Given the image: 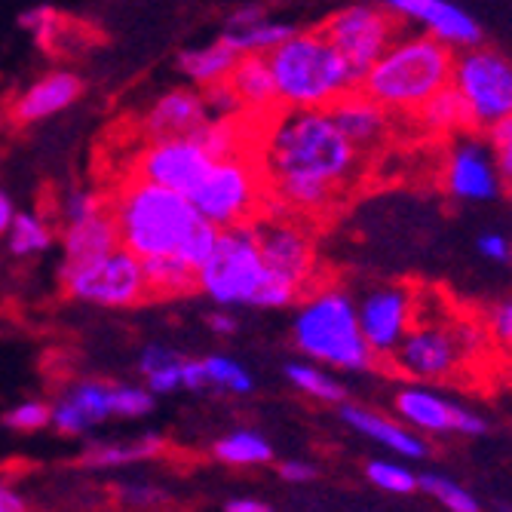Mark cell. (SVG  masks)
Wrapping results in <instances>:
<instances>
[{
    "label": "cell",
    "mask_w": 512,
    "mask_h": 512,
    "mask_svg": "<svg viewBox=\"0 0 512 512\" xmlns=\"http://www.w3.org/2000/svg\"><path fill=\"white\" fill-rule=\"evenodd\" d=\"M111 215L120 246L142 261L181 258L200 270L218 237V227L209 224L188 197L142 178L126 181V188L111 200Z\"/></svg>",
    "instance_id": "3"
},
{
    "label": "cell",
    "mask_w": 512,
    "mask_h": 512,
    "mask_svg": "<svg viewBox=\"0 0 512 512\" xmlns=\"http://www.w3.org/2000/svg\"><path fill=\"white\" fill-rule=\"evenodd\" d=\"M329 111L338 120V126L344 129V135L362 154L381 151L393 132V123H396V117L371 96H365L359 86L353 92H347V96L341 102H335Z\"/></svg>",
    "instance_id": "21"
},
{
    "label": "cell",
    "mask_w": 512,
    "mask_h": 512,
    "mask_svg": "<svg viewBox=\"0 0 512 512\" xmlns=\"http://www.w3.org/2000/svg\"><path fill=\"white\" fill-rule=\"evenodd\" d=\"M322 31L338 46V53L347 59L353 74L362 77L399 37V19L378 4H353L329 16Z\"/></svg>",
    "instance_id": "12"
},
{
    "label": "cell",
    "mask_w": 512,
    "mask_h": 512,
    "mask_svg": "<svg viewBox=\"0 0 512 512\" xmlns=\"http://www.w3.org/2000/svg\"><path fill=\"white\" fill-rule=\"evenodd\" d=\"M411 123L421 126L430 135H457L463 129H470L467 108H463V99L457 96V89L451 83L439 89L436 96L411 117Z\"/></svg>",
    "instance_id": "28"
},
{
    "label": "cell",
    "mask_w": 512,
    "mask_h": 512,
    "mask_svg": "<svg viewBox=\"0 0 512 512\" xmlns=\"http://www.w3.org/2000/svg\"><path fill=\"white\" fill-rule=\"evenodd\" d=\"M163 451H166L163 436L145 433L135 439H111V442L89 445L80 454V463L86 470H120V467H132V463H142V460H154Z\"/></svg>",
    "instance_id": "26"
},
{
    "label": "cell",
    "mask_w": 512,
    "mask_h": 512,
    "mask_svg": "<svg viewBox=\"0 0 512 512\" xmlns=\"http://www.w3.org/2000/svg\"><path fill=\"white\" fill-rule=\"evenodd\" d=\"M16 206H13V197L0 188V237H7V230H10V224L16 221Z\"/></svg>",
    "instance_id": "49"
},
{
    "label": "cell",
    "mask_w": 512,
    "mask_h": 512,
    "mask_svg": "<svg viewBox=\"0 0 512 512\" xmlns=\"http://www.w3.org/2000/svg\"><path fill=\"white\" fill-rule=\"evenodd\" d=\"M142 264L151 283V298H181L197 292V270L181 258H151Z\"/></svg>",
    "instance_id": "29"
},
{
    "label": "cell",
    "mask_w": 512,
    "mask_h": 512,
    "mask_svg": "<svg viewBox=\"0 0 512 512\" xmlns=\"http://www.w3.org/2000/svg\"><path fill=\"white\" fill-rule=\"evenodd\" d=\"M451 86L463 99L470 129L491 132L512 117V59L488 46H467L454 59Z\"/></svg>",
    "instance_id": "11"
},
{
    "label": "cell",
    "mask_w": 512,
    "mask_h": 512,
    "mask_svg": "<svg viewBox=\"0 0 512 512\" xmlns=\"http://www.w3.org/2000/svg\"><path fill=\"white\" fill-rule=\"evenodd\" d=\"M313 221L264 209L252 227L267 264V283L258 307H289L319 283V255Z\"/></svg>",
    "instance_id": "7"
},
{
    "label": "cell",
    "mask_w": 512,
    "mask_h": 512,
    "mask_svg": "<svg viewBox=\"0 0 512 512\" xmlns=\"http://www.w3.org/2000/svg\"><path fill=\"white\" fill-rule=\"evenodd\" d=\"M215 460L227 463V467H261V463L273 460V448L270 442L255 433V430H237L227 433L212 445Z\"/></svg>",
    "instance_id": "30"
},
{
    "label": "cell",
    "mask_w": 512,
    "mask_h": 512,
    "mask_svg": "<svg viewBox=\"0 0 512 512\" xmlns=\"http://www.w3.org/2000/svg\"><path fill=\"white\" fill-rule=\"evenodd\" d=\"M497 362L485 319L442 292H421L408 335L387 359L396 375L414 384L470 387Z\"/></svg>",
    "instance_id": "2"
},
{
    "label": "cell",
    "mask_w": 512,
    "mask_h": 512,
    "mask_svg": "<svg viewBox=\"0 0 512 512\" xmlns=\"http://www.w3.org/2000/svg\"><path fill=\"white\" fill-rule=\"evenodd\" d=\"M509 261H512V258H509Z\"/></svg>",
    "instance_id": "51"
},
{
    "label": "cell",
    "mask_w": 512,
    "mask_h": 512,
    "mask_svg": "<svg viewBox=\"0 0 512 512\" xmlns=\"http://www.w3.org/2000/svg\"><path fill=\"white\" fill-rule=\"evenodd\" d=\"M396 414L402 417L405 424H411L414 430L424 433H460V436H482L485 433V421L463 408L451 399H445L442 393H436L427 384H411L402 387L393 399Z\"/></svg>",
    "instance_id": "16"
},
{
    "label": "cell",
    "mask_w": 512,
    "mask_h": 512,
    "mask_svg": "<svg viewBox=\"0 0 512 512\" xmlns=\"http://www.w3.org/2000/svg\"><path fill=\"white\" fill-rule=\"evenodd\" d=\"M482 319H485V329H488L497 362L512 365V298H503V301L485 307Z\"/></svg>",
    "instance_id": "35"
},
{
    "label": "cell",
    "mask_w": 512,
    "mask_h": 512,
    "mask_svg": "<svg viewBox=\"0 0 512 512\" xmlns=\"http://www.w3.org/2000/svg\"><path fill=\"white\" fill-rule=\"evenodd\" d=\"M341 417L347 421V427H353L356 433L375 439L381 445H387L390 451L402 454V457H424L427 445L421 436H414L411 430H405L399 421H390V417L378 414V411H368V408H356V405H344Z\"/></svg>",
    "instance_id": "24"
},
{
    "label": "cell",
    "mask_w": 512,
    "mask_h": 512,
    "mask_svg": "<svg viewBox=\"0 0 512 512\" xmlns=\"http://www.w3.org/2000/svg\"><path fill=\"white\" fill-rule=\"evenodd\" d=\"M417 479H421V488L433 500H439L448 512H482L479 500L467 488L454 485L451 479H442V476H417Z\"/></svg>",
    "instance_id": "38"
},
{
    "label": "cell",
    "mask_w": 512,
    "mask_h": 512,
    "mask_svg": "<svg viewBox=\"0 0 512 512\" xmlns=\"http://www.w3.org/2000/svg\"><path fill=\"white\" fill-rule=\"evenodd\" d=\"M59 283L65 298L105 310H126L151 298L142 258L123 246L83 264H59Z\"/></svg>",
    "instance_id": "10"
},
{
    "label": "cell",
    "mask_w": 512,
    "mask_h": 512,
    "mask_svg": "<svg viewBox=\"0 0 512 512\" xmlns=\"http://www.w3.org/2000/svg\"><path fill=\"white\" fill-rule=\"evenodd\" d=\"M365 473L371 485H378L381 491H390V494H411L414 488H421V479L390 460H371Z\"/></svg>",
    "instance_id": "39"
},
{
    "label": "cell",
    "mask_w": 512,
    "mask_h": 512,
    "mask_svg": "<svg viewBox=\"0 0 512 512\" xmlns=\"http://www.w3.org/2000/svg\"><path fill=\"white\" fill-rule=\"evenodd\" d=\"M203 371H206V381L209 387L215 390H224V393H237V396H246L252 393L255 381L249 375V368L240 365L237 359H230V356H206L203 359Z\"/></svg>",
    "instance_id": "34"
},
{
    "label": "cell",
    "mask_w": 512,
    "mask_h": 512,
    "mask_svg": "<svg viewBox=\"0 0 512 512\" xmlns=\"http://www.w3.org/2000/svg\"><path fill=\"white\" fill-rule=\"evenodd\" d=\"M184 362H188V356L151 344L138 356V371H142L145 387L154 396H169L175 390H184Z\"/></svg>",
    "instance_id": "27"
},
{
    "label": "cell",
    "mask_w": 512,
    "mask_h": 512,
    "mask_svg": "<svg viewBox=\"0 0 512 512\" xmlns=\"http://www.w3.org/2000/svg\"><path fill=\"white\" fill-rule=\"evenodd\" d=\"M255 154L267 181V209L313 224L347 200L365 169V154L344 135L329 108H279L261 123Z\"/></svg>",
    "instance_id": "1"
},
{
    "label": "cell",
    "mask_w": 512,
    "mask_h": 512,
    "mask_svg": "<svg viewBox=\"0 0 512 512\" xmlns=\"http://www.w3.org/2000/svg\"><path fill=\"white\" fill-rule=\"evenodd\" d=\"M286 378L310 399L319 402H344L347 390L329 375V371L316 368V362H289L286 365Z\"/></svg>",
    "instance_id": "33"
},
{
    "label": "cell",
    "mask_w": 512,
    "mask_h": 512,
    "mask_svg": "<svg viewBox=\"0 0 512 512\" xmlns=\"http://www.w3.org/2000/svg\"><path fill=\"white\" fill-rule=\"evenodd\" d=\"M105 209H111V200H105L99 191L77 188V191H71L62 200V224H71V221H80V218H89V215H99Z\"/></svg>",
    "instance_id": "42"
},
{
    "label": "cell",
    "mask_w": 512,
    "mask_h": 512,
    "mask_svg": "<svg viewBox=\"0 0 512 512\" xmlns=\"http://www.w3.org/2000/svg\"><path fill=\"white\" fill-rule=\"evenodd\" d=\"M240 53L230 46L224 37L212 40V43H203V46H191V50H181L178 53V71L188 77L194 86L200 89H209L215 83H224L234 71Z\"/></svg>",
    "instance_id": "25"
},
{
    "label": "cell",
    "mask_w": 512,
    "mask_h": 512,
    "mask_svg": "<svg viewBox=\"0 0 512 512\" xmlns=\"http://www.w3.org/2000/svg\"><path fill=\"white\" fill-rule=\"evenodd\" d=\"M19 28L25 34L34 37L37 46H43V50H50V46L56 43L59 31H62V19L53 7H46V4H37V7H28L19 13Z\"/></svg>",
    "instance_id": "36"
},
{
    "label": "cell",
    "mask_w": 512,
    "mask_h": 512,
    "mask_svg": "<svg viewBox=\"0 0 512 512\" xmlns=\"http://www.w3.org/2000/svg\"><path fill=\"white\" fill-rule=\"evenodd\" d=\"M212 166H215V157L197 142L194 135L157 138V142H148L142 151H138L132 178H142V181L160 184V188L191 197Z\"/></svg>",
    "instance_id": "13"
},
{
    "label": "cell",
    "mask_w": 512,
    "mask_h": 512,
    "mask_svg": "<svg viewBox=\"0 0 512 512\" xmlns=\"http://www.w3.org/2000/svg\"><path fill=\"white\" fill-rule=\"evenodd\" d=\"M53 424V405L43 399H25L4 414V427L13 433H37Z\"/></svg>",
    "instance_id": "37"
},
{
    "label": "cell",
    "mask_w": 512,
    "mask_h": 512,
    "mask_svg": "<svg viewBox=\"0 0 512 512\" xmlns=\"http://www.w3.org/2000/svg\"><path fill=\"white\" fill-rule=\"evenodd\" d=\"M488 145H491V154L497 163L500 184L512 194V117L488 132Z\"/></svg>",
    "instance_id": "41"
},
{
    "label": "cell",
    "mask_w": 512,
    "mask_h": 512,
    "mask_svg": "<svg viewBox=\"0 0 512 512\" xmlns=\"http://www.w3.org/2000/svg\"><path fill=\"white\" fill-rule=\"evenodd\" d=\"M417 298H421V289L414 286H381L356 304L362 335L378 362H387L408 335L417 313Z\"/></svg>",
    "instance_id": "14"
},
{
    "label": "cell",
    "mask_w": 512,
    "mask_h": 512,
    "mask_svg": "<svg viewBox=\"0 0 512 512\" xmlns=\"http://www.w3.org/2000/svg\"><path fill=\"white\" fill-rule=\"evenodd\" d=\"M53 240H56V234H53L50 221L37 212H19L7 230V249L13 258L43 255L46 249H53Z\"/></svg>",
    "instance_id": "32"
},
{
    "label": "cell",
    "mask_w": 512,
    "mask_h": 512,
    "mask_svg": "<svg viewBox=\"0 0 512 512\" xmlns=\"http://www.w3.org/2000/svg\"><path fill=\"white\" fill-rule=\"evenodd\" d=\"M209 329L215 332V335H237V319L227 313V307H221L218 313H209Z\"/></svg>",
    "instance_id": "48"
},
{
    "label": "cell",
    "mask_w": 512,
    "mask_h": 512,
    "mask_svg": "<svg viewBox=\"0 0 512 512\" xmlns=\"http://www.w3.org/2000/svg\"><path fill=\"white\" fill-rule=\"evenodd\" d=\"M114 417V384L102 378L71 381L53 402V430L62 436H83Z\"/></svg>",
    "instance_id": "18"
},
{
    "label": "cell",
    "mask_w": 512,
    "mask_h": 512,
    "mask_svg": "<svg viewBox=\"0 0 512 512\" xmlns=\"http://www.w3.org/2000/svg\"><path fill=\"white\" fill-rule=\"evenodd\" d=\"M267 264L252 224L221 227L209 258L197 270V292L218 307H258Z\"/></svg>",
    "instance_id": "8"
},
{
    "label": "cell",
    "mask_w": 512,
    "mask_h": 512,
    "mask_svg": "<svg viewBox=\"0 0 512 512\" xmlns=\"http://www.w3.org/2000/svg\"><path fill=\"white\" fill-rule=\"evenodd\" d=\"M279 476L292 485H301V482L316 479V467H310V463H304V460H286L283 467H279Z\"/></svg>",
    "instance_id": "45"
},
{
    "label": "cell",
    "mask_w": 512,
    "mask_h": 512,
    "mask_svg": "<svg viewBox=\"0 0 512 512\" xmlns=\"http://www.w3.org/2000/svg\"><path fill=\"white\" fill-rule=\"evenodd\" d=\"M83 96V80L74 71H50L31 86H25L13 102V120L19 126H31L40 120L59 117Z\"/></svg>",
    "instance_id": "20"
},
{
    "label": "cell",
    "mask_w": 512,
    "mask_h": 512,
    "mask_svg": "<svg viewBox=\"0 0 512 512\" xmlns=\"http://www.w3.org/2000/svg\"><path fill=\"white\" fill-rule=\"evenodd\" d=\"M298 28L295 25H289V22H276V19H261V22H255V25H243V28H227L221 37L234 46V50L240 53V56H246V53H261V56H267L270 50H276L279 43H283L286 37H292Z\"/></svg>",
    "instance_id": "31"
},
{
    "label": "cell",
    "mask_w": 512,
    "mask_h": 512,
    "mask_svg": "<svg viewBox=\"0 0 512 512\" xmlns=\"http://www.w3.org/2000/svg\"><path fill=\"white\" fill-rule=\"evenodd\" d=\"M194 209L221 227L252 224L267 209V181L255 151L221 157L200 181V188L188 197Z\"/></svg>",
    "instance_id": "9"
},
{
    "label": "cell",
    "mask_w": 512,
    "mask_h": 512,
    "mask_svg": "<svg viewBox=\"0 0 512 512\" xmlns=\"http://www.w3.org/2000/svg\"><path fill=\"white\" fill-rule=\"evenodd\" d=\"M445 191L460 203H488L500 194V175L491 154V145L479 138H457L451 142L442 163Z\"/></svg>",
    "instance_id": "15"
},
{
    "label": "cell",
    "mask_w": 512,
    "mask_h": 512,
    "mask_svg": "<svg viewBox=\"0 0 512 512\" xmlns=\"http://www.w3.org/2000/svg\"><path fill=\"white\" fill-rule=\"evenodd\" d=\"M261 19H267V10H264L261 4H243L240 10H234V13L227 16V28L255 25V22H261Z\"/></svg>",
    "instance_id": "46"
},
{
    "label": "cell",
    "mask_w": 512,
    "mask_h": 512,
    "mask_svg": "<svg viewBox=\"0 0 512 512\" xmlns=\"http://www.w3.org/2000/svg\"><path fill=\"white\" fill-rule=\"evenodd\" d=\"M384 7L399 22L421 25L424 34L448 43L451 50H467V46L482 43L479 22L454 0H384Z\"/></svg>",
    "instance_id": "17"
},
{
    "label": "cell",
    "mask_w": 512,
    "mask_h": 512,
    "mask_svg": "<svg viewBox=\"0 0 512 512\" xmlns=\"http://www.w3.org/2000/svg\"><path fill=\"white\" fill-rule=\"evenodd\" d=\"M457 53L430 34H399L381 59L359 77V89L396 120H411L451 83Z\"/></svg>",
    "instance_id": "4"
},
{
    "label": "cell",
    "mask_w": 512,
    "mask_h": 512,
    "mask_svg": "<svg viewBox=\"0 0 512 512\" xmlns=\"http://www.w3.org/2000/svg\"><path fill=\"white\" fill-rule=\"evenodd\" d=\"M224 512H273L267 503H261V500H252V497H240V500H230L227 506H224Z\"/></svg>",
    "instance_id": "50"
},
{
    "label": "cell",
    "mask_w": 512,
    "mask_h": 512,
    "mask_svg": "<svg viewBox=\"0 0 512 512\" xmlns=\"http://www.w3.org/2000/svg\"><path fill=\"white\" fill-rule=\"evenodd\" d=\"M227 83H230V89H234V96L240 99V108L246 117L267 120L279 111L267 56H261V53L240 56L234 71H230V77H227Z\"/></svg>",
    "instance_id": "22"
},
{
    "label": "cell",
    "mask_w": 512,
    "mask_h": 512,
    "mask_svg": "<svg viewBox=\"0 0 512 512\" xmlns=\"http://www.w3.org/2000/svg\"><path fill=\"white\" fill-rule=\"evenodd\" d=\"M267 62L283 111H325L359 86V77L322 28L295 31L267 53Z\"/></svg>",
    "instance_id": "5"
},
{
    "label": "cell",
    "mask_w": 512,
    "mask_h": 512,
    "mask_svg": "<svg viewBox=\"0 0 512 512\" xmlns=\"http://www.w3.org/2000/svg\"><path fill=\"white\" fill-rule=\"evenodd\" d=\"M476 249L488 261H509L512 258V243L503 234H497V230H488V234H482L476 240Z\"/></svg>",
    "instance_id": "43"
},
{
    "label": "cell",
    "mask_w": 512,
    "mask_h": 512,
    "mask_svg": "<svg viewBox=\"0 0 512 512\" xmlns=\"http://www.w3.org/2000/svg\"><path fill=\"white\" fill-rule=\"evenodd\" d=\"M292 338L304 356L322 365L344 371H368L381 365L362 335L353 298L332 283H316L298 301Z\"/></svg>",
    "instance_id": "6"
},
{
    "label": "cell",
    "mask_w": 512,
    "mask_h": 512,
    "mask_svg": "<svg viewBox=\"0 0 512 512\" xmlns=\"http://www.w3.org/2000/svg\"><path fill=\"white\" fill-rule=\"evenodd\" d=\"M154 393L148 387H135V384H114V417L123 421H135V417H145L154 411Z\"/></svg>",
    "instance_id": "40"
},
{
    "label": "cell",
    "mask_w": 512,
    "mask_h": 512,
    "mask_svg": "<svg viewBox=\"0 0 512 512\" xmlns=\"http://www.w3.org/2000/svg\"><path fill=\"white\" fill-rule=\"evenodd\" d=\"M0 512H28L25 497L13 485H7L4 479H0Z\"/></svg>",
    "instance_id": "47"
},
{
    "label": "cell",
    "mask_w": 512,
    "mask_h": 512,
    "mask_svg": "<svg viewBox=\"0 0 512 512\" xmlns=\"http://www.w3.org/2000/svg\"><path fill=\"white\" fill-rule=\"evenodd\" d=\"M212 117L206 92L200 86L188 89H169L148 108V114L142 117V132L148 142H157V138H178V135H194L206 120Z\"/></svg>",
    "instance_id": "19"
},
{
    "label": "cell",
    "mask_w": 512,
    "mask_h": 512,
    "mask_svg": "<svg viewBox=\"0 0 512 512\" xmlns=\"http://www.w3.org/2000/svg\"><path fill=\"white\" fill-rule=\"evenodd\" d=\"M117 246H120V234L111 209L62 227V264H83L92 258H102Z\"/></svg>",
    "instance_id": "23"
},
{
    "label": "cell",
    "mask_w": 512,
    "mask_h": 512,
    "mask_svg": "<svg viewBox=\"0 0 512 512\" xmlns=\"http://www.w3.org/2000/svg\"><path fill=\"white\" fill-rule=\"evenodd\" d=\"M117 497H120L123 503H129V506L145 509V506H151V503L160 500V491L151 488V485H123V488L117 491Z\"/></svg>",
    "instance_id": "44"
}]
</instances>
